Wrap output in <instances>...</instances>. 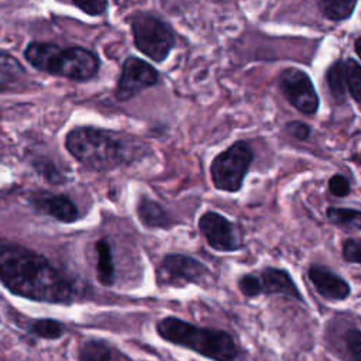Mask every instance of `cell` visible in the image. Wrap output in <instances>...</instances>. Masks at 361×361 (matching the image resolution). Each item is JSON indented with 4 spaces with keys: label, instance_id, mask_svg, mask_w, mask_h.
<instances>
[{
    "label": "cell",
    "instance_id": "1",
    "mask_svg": "<svg viewBox=\"0 0 361 361\" xmlns=\"http://www.w3.org/2000/svg\"><path fill=\"white\" fill-rule=\"evenodd\" d=\"M0 282L14 295L47 303H71L72 282L44 255L0 238Z\"/></svg>",
    "mask_w": 361,
    "mask_h": 361
},
{
    "label": "cell",
    "instance_id": "2",
    "mask_svg": "<svg viewBox=\"0 0 361 361\" xmlns=\"http://www.w3.org/2000/svg\"><path fill=\"white\" fill-rule=\"evenodd\" d=\"M65 148L83 166L106 172L130 162L134 149L127 138L116 131L80 126L65 137Z\"/></svg>",
    "mask_w": 361,
    "mask_h": 361
},
{
    "label": "cell",
    "instance_id": "3",
    "mask_svg": "<svg viewBox=\"0 0 361 361\" xmlns=\"http://www.w3.org/2000/svg\"><path fill=\"white\" fill-rule=\"evenodd\" d=\"M161 338L189 348L213 361H245L247 353L235 338L220 329L199 327L175 316H168L157 323Z\"/></svg>",
    "mask_w": 361,
    "mask_h": 361
},
{
    "label": "cell",
    "instance_id": "4",
    "mask_svg": "<svg viewBox=\"0 0 361 361\" xmlns=\"http://www.w3.org/2000/svg\"><path fill=\"white\" fill-rule=\"evenodd\" d=\"M25 61L35 69L71 80H89L100 68L99 56L83 47L61 48L52 42H30L24 49Z\"/></svg>",
    "mask_w": 361,
    "mask_h": 361
},
{
    "label": "cell",
    "instance_id": "5",
    "mask_svg": "<svg viewBox=\"0 0 361 361\" xmlns=\"http://www.w3.org/2000/svg\"><path fill=\"white\" fill-rule=\"evenodd\" d=\"M134 44L138 51L155 62L168 58L175 47V31L154 14L138 11L130 17Z\"/></svg>",
    "mask_w": 361,
    "mask_h": 361
},
{
    "label": "cell",
    "instance_id": "6",
    "mask_svg": "<svg viewBox=\"0 0 361 361\" xmlns=\"http://www.w3.org/2000/svg\"><path fill=\"white\" fill-rule=\"evenodd\" d=\"M252 159V148L245 141H235L217 154L210 164V178L214 188L230 193L238 192Z\"/></svg>",
    "mask_w": 361,
    "mask_h": 361
},
{
    "label": "cell",
    "instance_id": "7",
    "mask_svg": "<svg viewBox=\"0 0 361 361\" xmlns=\"http://www.w3.org/2000/svg\"><path fill=\"white\" fill-rule=\"evenodd\" d=\"M210 276V271L193 257L183 254H168L162 258L158 269L161 285L182 288L189 283L202 285Z\"/></svg>",
    "mask_w": 361,
    "mask_h": 361
},
{
    "label": "cell",
    "instance_id": "8",
    "mask_svg": "<svg viewBox=\"0 0 361 361\" xmlns=\"http://www.w3.org/2000/svg\"><path fill=\"white\" fill-rule=\"evenodd\" d=\"M279 86L286 100L303 114H314L319 109V94L310 76L299 68H286L279 76Z\"/></svg>",
    "mask_w": 361,
    "mask_h": 361
},
{
    "label": "cell",
    "instance_id": "9",
    "mask_svg": "<svg viewBox=\"0 0 361 361\" xmlns=\"http://www.w3.org/2000/svg\"><path fill=\"white\" fill-rule=\"evenodd\" d=\"M158 79L159 73L151 63L137 56H128L121 68L116 87V97L120 102H127L142 90L155 86Z\"/></svg>",
    "mask_w": 361,
    "mask_h": 361
},
{
    "label": "cell",
    "instance_id": "10",
    "mask_svg": "<svg viewBox=\"0 0 361 361\" xmlns=\"http://www.w3.org/2000/svg\"><path fill=\"white\" fill-rule=\"evenodd\" d=\"M199 230L207 244L220 252H233L241 248L235 226L216 212H206L199 219Z\"/></svg>",
    "mask_w": 361,
    "mask_h": 361
},
{
    "label": "cell",
    "instance_id": "11",
    "mask_svg": "<svg viewBox=\"0 0 361 361\" xmlns=\"http://www.w3.org/2000/svg\"><path fill=\"white\" fill-rule=\"evenodd\" d=\"M30 203L37 212L51 216L62 223H73L79 219L78 206L62 193L35 190L30 195Z\"/></svg>",
    "mask_w": 361,
    "mask_h": 361
},
{
    "label": "cell",
    "instance_id": "12",
    "mask_svg": "<svg viewBox=\"0 0 361 361\" xmlns=\"http://www.w3.org/2000/svg\"><path fill=\"white\" fill-rule=\"evenodd\" d=\"M307 276L317 293L326 300H344L351 293L348 282L327 267L314 264L309 268Z\"/></svg>",
    "mask_w": 361,
    "mask_h": 361
},
{
    "label": "cell",
    "instance_id": "13",
    "mask_svg": "<svg viewBox=\"0 0 361 361\" xmlns=\"http://www.w3.org/2000/svg\"><path fill=\"white\" fill-rule=\"evenodd\" d=\"M262 290L264 295H285L299 302L303 300V296L298 288V285L290 278L289 272L282 268L265 267L261 274Z\"/></svg>",
    "mask_w": 361,
    "mask_h": 361
},
{
    "label": "cell",
    "instance_id": "14",
    "mask_svg": "<svg viewBox=\"0 0 361 361\" xmlns=\"http://www.w3.org/2000/svg\"><path fill=\"white\" fill-rule=\"evenodd\" d=\"M140 221L149 228H166L171 226V217L166 210L155 200L142 197L137 206Z\"/></svg>",
    "mask_w": 361,
    "mask_h": 361
},
{
    "label": "cell",
    "instance_id": "15",
    "mask_svg": "<svg viewBox=\"0 0 361 361\" xmlns=\"http://www.w3.org/2000/svg\"><path fill=\"white\" fill-rule=\"evenodd\" d=\"M25 78L23 65L7 51H0V92L16 89Z\"/></svg>",
    "mask_w": 361,
    "mask_h": 361
},
{
    "label": "cell",
    "instance_id": "16",
    "mask_svg": "<svg viewBox=\"0 0 361 361\" xmlns=\"http://www.w3.org/2000/svg\"><path fill=\"white\" fill-rule=\"evenodd\" d=\"M94 248L97 252V264H96L97 279L102 285L111 286L116 278V268H114L111 247L106 238H100L96 241Z\"/></svg>",
    "mask_w": 361,
    "mask_h": 361
},
{
    "label": "cell",
    "instance_id": "17",
    "mask_svg": "<svg viewBox=\"0 0 361 361\" xmlns=\"http://www.w3.org/2000/svg\"><path fill=\"white\" fill-rule=\"evenodd\" d=\"M326 83L329 86L330 94L334 99L336 103L343 104L347 99L348 87H347V79H345V66L344 61L338 59L334 61L326 71Z\"/></svg>",
    "mask_w": 361,
    "mask_h": 361
},
{
    "label": "cell",
    "instance_id": "18",
    "mask_svg": "<svg viewBox=\"0 0 361 361\" xmlns=\"http://www.w3.org/2000/svg\"><path fill=\"white\" fill-rule=\"evenodd\" d=\"M358 0H317L322 14L330 21H343L348 18Z\"/></svg>",
    "mask_w": 361,
    "mask_h": 361
},
{
    "label": "cell",
    "instance_id": "19",
    "mask_svg": "<svg viewBox=\"0 0 361 361\" xmlns=\"http://www.w3.org/2000/svg\"><path fill=\"white\" fill-rule=\"evenodd\" d=\"M326 216L334 224L361 231V210L330 206L326 210Z\"/></svg>",
    "mask_w": 361,
    "mask_h": 361
},
{
    "label": "cell",
    "instance_id": "20",
    "mask_svg": "<svg viewBox=\"0 0 361 361\" xmlns=\"http://www.w3.org/2000/svg\"><path fill=\"white\" fill-rule=\"evenodd\" d=\"M79 361H113L111 351L104 341L86 340L79 350Z\"/></svg>",
    "mask_w": 361,
    "mask_h": 361
},
{
    "label": "cell",
    "instance_id": "21",
    "mask_svg": "<svg viewBox=\"0 0 361 361\" xmlns=\"http://www.w3.org/2000/svg\"><path fill=\"white\" fill-rule=\"evenodd\" d=\"M30 331L39 338L56 340L63 336L65 327L55 319H37L31 323Z\"/></svg>",
    "mask_w": 361,
    "mask_h": 361
},
{
    "label": "cell",
    "instance_id": "22",
    "mask_svg": "<svg viewBox=\"0 0 361 361\" xmlns=\"http://www.w3.org/2000/svg\"><path fill=\"white\" fill-rule=\"evenodd\" d=\"M344 66L348 92L351 97L361 104V65L355 59L348 58L344 61Z\"/></svg>",
    "mask_w": 361,
    "mask_h": 361
},
{
    "label": "cell",
    "instance_id": "23",
    "mask_svg": "<svg viewBox=\"0 0 361 361\" xmlns=\"http://www.w3.org/2000/svg\"><path fill=\"white\" fill-rule=\"evenodd\" d=\"M238 288H240L241 293L247 298H255V296L264 293L261 276H257L254 274H245V275L240 276Z\"/></svg>",
    "mask_w": 361,
    "mask_h": 361
},
{
    "label": "cell",
    "instance_id": "24",
    "mask_svg": "<svg viewBox=\"0 0 361 361\" xmlns=\"http://www.w3.org/2000/svg\"><path fill=\"white\" fill-rule=\"evenodd\" d=\"M344 344L350 361H361V330H348L344 336Z\"/></svg>",
    "mask_w": 361,
    "mask_h": 361
},
{
    "label": "cell",
    "instance_id": "25",
    "mask_svg": "<svg viewBox=\"0 0 361 361\" xmlns=\"http://www.w3.org/2000/svg\"><path fill=\"white\" fill-rule=\"evenodd\" d=\"M35 169L51 183H61L63 182V173L58 171V168L54 165V162L48 159H38L35 164H32Z\"/></svg>",
    "mask_w": 361,
    "mask_h": 361
},
{
    "label": "cell",
    "instance_id": "26",
    "mask_svg": "<svg viewBox=\"0 0 361 361\" xmlns=\"http://www.w3.org/2000/svg\"><path fill=\"white\" fill-rule=\"evenodd\" d=\"M329 190L337 197H345L351 192L350 180L341 173H336L329 179Z\"/></svg>",
    "mask_w": 361,
    "mask_h": 361
},
{
    "label": "cell",
    "instance_id": "27",
    "mask_svg": "<svg viewBox=\"0 0 361 361\" xmlns=\"http://www.w3.org/2000/svg\"><path fill=\"white\" fill-rule=\"evenodd\" d=\"M72 3L89 16H102L107 8V0H72Z\"/></svg>",
    "mask_w": 361,
    "mask_h": 361
},
{
    "label": "cell",
    "instance_id": "28",
    "mask_svg": "<svg viewBox=\"0 0 361 361\" xmlns=\"http://www.w3.org/2000/svg\"><path fill=\"white\" fill-rule=\"evenodd\" d=\"M343 258L350 264L361 265V241L348 238L343 244Z\"/></svg>",
    "mask_w": 361,
    "mask_h": 361
},
{
    "label": "cell",
    "instance_id": "29",
    "mask_svg": "<svg viewBox=\"0 0 361 361\" xmlns=\"http://www.w3.org/2000/svg\"><path fill=\"white\" fill-rule=\"evenodd\" d=\"M285 131L293 137L295 140H299V141H305L310 137V133H312V128L310 126H307L306 123L303 121H289L286 123L285 126Z\"/></svg>",
    "mask_w": 361,
    "mask_h": 361
},
{
    "label": "cell",
    "instance_id": "30",
    "mask_svg": "<svg viewBox=\"0 0 361 361\" xmlns=\"http://www.w3.org/2000/svg\"><path fill=\"white\" fill-rule=\"evenodd\" d=\"M354 49H355L357 55H358L360 59H361V35L355 39V42H354Z\"/></svg>",
    "mask_w": 361,
    "mask_h": 361
}]
</instances>
